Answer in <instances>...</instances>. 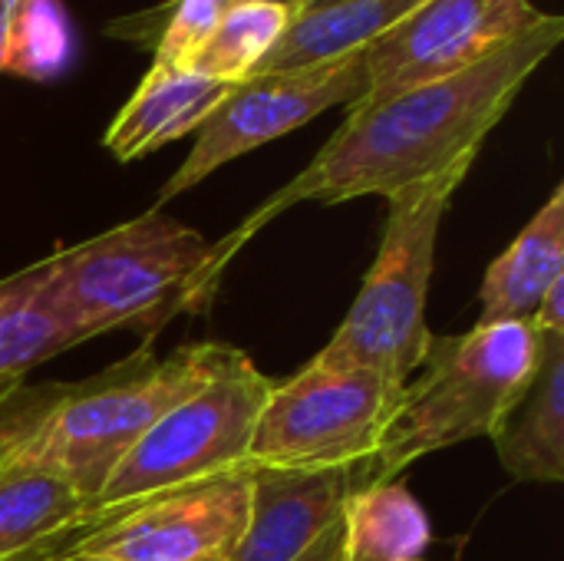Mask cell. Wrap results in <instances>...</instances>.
<instances>
[{
	"instance_id": "cell-1",
	"label": "cell",
	"mask_w": 564,
	"mask_h": 561,
	"mask_svg": "<svg viewBox=\"0 0 564 561\" xmlns=\"http://www.w3.org/2000/svg\"><path fill=\"white\" fill-rule=\"evenodd\" d=\"M562 36L564 17L545 13L539 26L456 76L350 106L344 126L311 165L218 241L221 261L228 265L258 228L297 202L340 205L364 195L390 198L449 169L473 165L486 136L502 122L529 76L555 53Z\"/></svg>"
},
{
	"instance_id": "cell-2",
	"label": "cell",
	"mask_w": 564,
	"mask_h": 561,
	"mask_svg": "<svg viewBox=\"0 0 564 561\" xmlns=\"http://www.w3.org/2000/svg\"><path fill=\"white\" fill-rule=\"evenodd\" d=\"M235 354L238 347L218 341L185 344L169 357L142 347L79 384H20L0 400L10 456L63 476L93 506L122 456Z\"/></svg>"
},
{
	"instance_id": "cell-3",
	"label": "cell",
	"mask_w": 564,
	"mask_h": 561,
	"mask_svg": "<svg viewBox=\"0 0 564 561\" xmlns=\"http://www.w3.org/2000/svg\"><path fill=\"white\" fill-rule=\"evenodd\" d=\"M43 298L83 341L132 331L152 341L178 314H205L218 294L225 261L218 241L159 208L53 248L40 261Z\"/></svg>"
},
{
	"instance_id": "cell-4",
	"label": "cell",
	"mask_w": 564,
	"mask_h": 561,
	"mask_svg": "<svg viewBox=\"0 0 564 561\" xmlns=\"http://www.w3.org/2000/svg\"><path fill=\"white\" fill-rule=\"evenodd\" d=\"M539 354L529 321L476 324L456 337H430L423 377L403 387L373 456L354 470V489L397 483L416 460L492 436L525 387Z\"/></svg>"
},
{
	"instance_id": "cell-5",
	"label": "cell",
	"mask_w": 564,
	"mask_h": 561,
	"mask_svg": "<svg viewBox=\"0 0 564 561\" xmlns=\"http://www.w3.org/2000/svg\"><path fill=\"white\" fill-rule=\"evenodd\" d=\"M469 169L473 165L449 169L387 198L377 258L347 317L311 360L314 367L373 370L397 384H410V374L423 367L433 337L426 327V294L436 265V238Z\"/></svg>"
},
{
	"instance_id": "cell-6",
	"label": "cell",
	"mask_w": 564,
	"mask_h": 561,
	"mask_svg": "<svg viewBox=\"0 0 564 561\" xmlns=\"http://www.w3.org/2000/svg\"><path fill=\"white\" fill-rule=\"evenodd\" d=\"M271 384L274 380L238 350L225 370L178 400L122 456L93 506H135L248 466L251 433Z\"/></svg>"
},
{
	"instance_id": "cell-7",
	"label": "cell",
	"mask_w": 564,
	"mask_h": 561,
	"mask_svg": "<svg viewBox=\"0 0 564 561\" xmlns=\"http://www.w3.org/2000/svg\"><path fill=\"white\" fill-rule=\"evenodd\" d=\"M403 387L373 370L314 364L274 380L251 433L248 466L354 473L373 456L403 400Z\"/></svg>"
},
{
	"instance_id": "cell-8",
	"label": "cell",
	"mask_w": 564,
	"mask_h": 561,
	"mask_svg": "<svg viewBox=\"0 0 564 561\" xmlns=\"http://www.w3.org/2000/svg\"><path fill=\"white\" fill-rule=\"evenodd\" d=\"M367 89L370 79L364 53L337 63L304 66L291 73H254L241 79L195 132L192 152L159 188V205L195 188L238 155L307 126L321 112L334 106H357Z\"/></svg>"
},
{
	"instance_id": "cell-9",
	"label": "cell",
	"mask_w": 564,
	"mask_h": 561,
	"mask_svg": "<svg viewBox=\"0 0 564 561\" xmlns=\"http://www.w3.org/2000/svg\"><path fill=\"white\" fill-rule=\"evenodd\" d=\"M542 20L532 0H423L364 50L370 89L360 103L456 76Z\"/></svg>"
},
{
	"instance_id": "cell-10",
	"label": "cell",
	"mask_w": 564,
	"mask_h": 561,
	"mask_svg": "<svg viewBox=\"0 0 564 561\" xmlns=\"http://www.w3.org/2000/svg\"><path fill=\"white\" fill-rule=\"evenodd\" d=\"M254 470L241 466L135 506H122L76 555L106 561H228L251 513Z\"/></svg>"
},
{
	"instance_id": "cell-11",
	"label": "cell",
	"mask_w": 564,
	"mask_h": 561,
	"mask_svg": "<svg viewBox=\"0 0 564 561\" xmlns=\"http://www.w3.org/2000/svg\"><path fill=\"white\" fill-rule=\"evenodd\" d=\"M350 493V470H254L248 526L228 561H297L340 519Z\"/></svg>"
},
{
	"instance_id": "cell-12",
	"label": "cell",
	"mask_w": 564,
	"mask_h": 561,
	"mask_svg": "<svg viewBox=\"0 0 564 561\" xmlns=\"http://www.w3.org/2000/svg\"><path fill=\"white\" fill-rule=\"evenodd\" d=\"M535 367L492 430L506 473L519 483L564 479V331H535Z\"/></svg>"
},
{
	"instance_id": "cell-13",
	"label": "cell",
	"mask_w": 564,
	"mask_h": 561,
	"mask_svg": "<svg viewBox=\"0 0 564 561\" xmlns=\"http://www.w3.org/2000/svg\"><path fill=\"white\" fill-rule=\"evenodd\" d=\"M238 83L152 63L126 106L112 116L102 145L116 162H135L205 126Z\"/></svg>"
},
{
	"instance_id": "cell-14",
	"label": "cell",
	"mask_w": 564,
	"mask_h": 561,
	"mask_svg": "<svg viewBox=\"0 0 564 561\" xmlns=\"http://www.w3.org/2000/svg\"><path fill=\"white\" fill-rule=\"evenodd\" d=\"M564 278V185L532 215L516 241L486 268L479 324L532 321L549 288Z\"/></svg>"
},
{
	"instance_id": "cell-15",
	"label": "cell",
	"mask_w": 564,
	"mask_h": 561,
	"mask_svg": "<svg viewBox=\"0 0 564 561\" xmlns=\"http://www.w3.org/2000/svg\"><path fill=\"white\" fill-rule=\"evenodd\" d=\"M112 509L89 506L63 476L7 453L0 463V561L79 532Z\"/></svg>"
},
{
	"instance_id": "cell-16",
	"label": "cell",
	"mask_w": 564,
	"mask_h": 561,
	"mask_svg": "<svg viewBox=\"0 0 564 561\" xmlns=\"http://www.w3.org/2000/svg\"><path fill=\"white\" fill-rule=\"evenodd\" d=\"M423 0H334L294 13L254 73H291L364 53Z\"/></svg>"
},
{
	"instance_id": "cell-17",
	"label": "cell",
	"mask_w": 564,
	"mask_h": 561,
	"mask_svg": "<svg viewBox=\"0 0 564 561\" xmlns=\"http://www.w3.org/2000/svg\"><path fill=\"white\" fill-rule=\"evenodd\" d=\"M433 526L403 483L354 489L340 513V561H420Z\"/></svg>"
},
{
	"instance_id": "cell-18",
	"label": "cell",
	"mask_w": 564,
	"mask_h": 561,
	"mask_svg": "<svg viewBox=\"0 0 564 561\" xmlns=\"http://www.w3.org/2000/svg\"><path fill=\"white\" fill-rule=\"evenodd\" d=\"M83 344V337L66 327L43 298L40 261L0 281V380L17 377L50 357H59Z\"/></svg>"
},
{
	"instance_id": "cell-19",
	"label": "cell",
	"mask_w": 564,
	"mask_h": 561,
	"mask_svg": "<svg viewBox=\"0 0 564 561\" xmlns=\"http://www.w3.org/2000/svg\"><path fill=\"white\" fill-rule=\"evenodd\" d=\"M291 20L294 10L284 3L235 0L205 40V46L188 63V73H202L225 83H241L254 76V69L274 50Z\"/></svg>"
},
{
	"instance_id": "cell-20",
	"label": "cell",
	"mask_w": 564,
	"mask_h": 561,
	"mask_svg": "<svg viewBox=\"0 0 564 561\" xmlns=\"http://www.w3.org/2000/svg\"><path fill=\"white\" fill-rule=\"evenodd\" d=\"M76 56V33L63 0H20L3 73L20 79H59Z\"/></svg>"
},
{
	"instance_id": "cell-21",
	"label": "cell",
	"mask_w": 564,
	"mask_h": 561,
	"mask_svg": "<svg viewBox=\"0 0 564 561\" xmlns=\"http://www.w3.org/2000/svg\"><path fill=\"white\" fill-rule=\"evenodd\" d=\"M235 0H172L169 20L155 40V63L172 69H188L195 53L205 46L218 20Z\"/></svg>"
},
{
	"instance_id": "cell-22",
	"label": "cell",
	"mask_w": 564,
	"mask_h": 561,
	"mask_svg": "<svg viewBox=\"0 0 564 561\" xmlns=\"http://www.w3.org/2000/svg\"><path fill=\"white\" fill-rule=\"evenodd\" d=\"M122 509V506H119ZM119 509H112L109 516H102L99 522H93V526H86V529H79V532H69V536H63V539H53V542H46V546H40V549H33V552H26V555H17V559H7V561H59L66 559L76 546H79V539H86L89 532H96L106 519H112Z\"/></svg>"
},
{
	"instance_id": "cell-23",
	"label": "cell",
	"mask_w": 564,
	"mask_h": 561,
	"mask_svg": "<svg viewBox=\"0 0 564 561\" xmlns=\"http://www.w3.org/2000/svg\"><path fill=\"white\" fill-rule=\"evenodd\" d=\"M529 324L535 331H564V278L549 288V294L542 298V304Z\"/></svg>"
},
{
	"instance_id": "cell-24",
	"label": "cell",
	"mask_w": 564,
	"mask_h": 561,
	"mask_svg": "<svg viewBox=\"0 0 564 561\" xmlns=\"http://www.w3.org/2000/svg\"><path fill=\"white\" fill-rule=\"evenodd\" d=\"M297 561H340V519Z\"/></svg>"
},
{
	"instance_id": "cell-25",
	"label": "cell",
	"mask_w": 564,
	"mask_h": 561,
	"mask_svg": "<svg viewBox=\"0 0 564 561\" xmlns=\"http://www.w3.org/2000/svg\"><path fill=\"white\" fill-rule=\"evenodd\" d=\"M17 3H20V0H0V73H3V60H7V46H10V30H13V17H17Z\"/></svg>"
},
{
	"instance_id": "cell-26",
	"label": "cell",
	"mask_w": 564,
	"mask_h": 561,
	"mask_svg": "<svg viewBox=\"0 0 564 561\" xmlns=\"http://www.w3.org/2000/svg\"><path fill=\"white\" fill-rule=\"evenodd\" d=\"M271 3H284V7H291L294 13H301L304 7H311L314 0H271Z\"/></svg>"
},
{
	"instance_id": "cell-27",
	"label": "cell",
	"mask_w": 564,
	"mask_h": 561,
	"mask_svg": "<svg viewBox=\"0 0 564 561\" xmlns=\"http://www.w3.org/2000/svg\"><path fill=\"white\" fill-rule=\"evenodd\" d=\"M20 384H23V380H17V377H7V380H0V400H3L10 390H17Z\"/></svg>"
},
{
	"instance_id": "cell-28",
	"label": "cell",
	"mask_w": 564,
	"mask_h": 561,
	"mask_svg": "<svg viewBox=\"0 0 564 561\" xmlns=\"http://www.w3.org/2000/svg\"><path fill=\"white\" fill-rule=\"evenodd\" d=\"M7 453H10V440H7V436L0 433V463L7 460Z\"/></svg>"
},
{
	"instance_id": "cell-29",
	"label": "cell",
	"mask_w": 564,
	"mask_h": 561,
	"mask_svg": "<svg viewBox=\"0 0 564 561\" xmlns=\"http://www.w3.org/2000/svg\"><path fill=\"white\" fill-rule=\"evenodd\" d=\"M59 561H106V559H86V555H76V549H73L66 559H59Z\"/></svg>"
},
{
	"instance_id": "cell-30",
	"label": "cell",
	"mask_w": 564,
	"mask_h": 561,
	"mask_svg": "<svg viewBox=\"0 0 564 561\" xmlns=\"http://www.w3.org/2000/svg\"><path fill=\"white\" fill-rule=\"evenodd\" d=\"M321 3H334V0H314L311 7H321ZM304 10H307V7H304Z\"/></svg>"
},
{
	"instance_id": "cell-31",
	"label": "cell",
	"mask_w": 564,
	"mask_h": 561,
	"mask_svg": "<svg viewBox=\"0 0 564 561\" xmlns=\"http://www.w3.org/2000/svg\"><path fill=\"white\" fill-rule=\"evenodd\" d=\"M420 561H423V559H420Z\"/></svg>"
}]
</instances>
